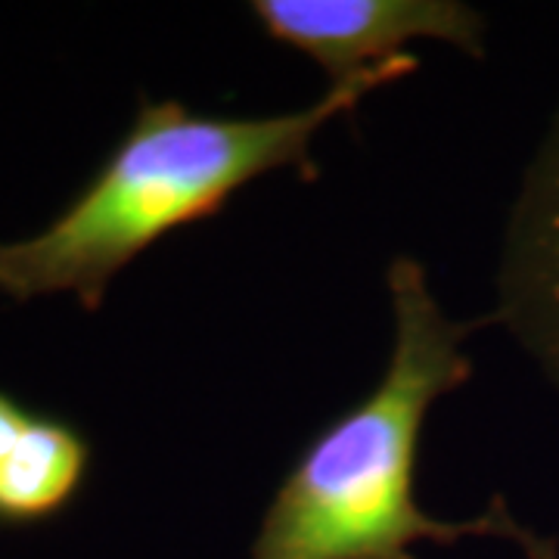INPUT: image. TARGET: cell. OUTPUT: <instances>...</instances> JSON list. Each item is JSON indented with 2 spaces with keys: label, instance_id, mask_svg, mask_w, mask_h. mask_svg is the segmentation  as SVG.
<instances>
[{
  "label": "cell",
  "instance_id": "1",
  "mask_svg": "<svg viewBox=\"0 0 559 559\" xmlns=\"http://www.w3.org/2000/svg\"><path fill=\"white\" fill-rule=\"evenodd\" d=\"M392 355L373 392L305 444L261 516L249 559H417L414 544L469 535L516 540L528 559H559V544L513 520L503 498L476 520L444 522L417 500V454L432 404L473 377L466 340L495 323L451 320L423 264H389Z\"/></svg>",
  "mask_w": 559,
  "mask_h": 559
},
{
  "label": "cell",
  "instance_id": "4",
  "mask_svg": "<svg viewBox=\"0 0 559 559\" xmlns=\"http://www.w3.org/2000/svg\"><path fill=\"white\" fill-rule=\"evenodd\" d=\"M491 320L559 389V106L507 218Z\"/></svg>",
  "mask_w": 559,
  "mask_h": 559
},
{
  "label": "cell",
  "instance_id": "5",
  "mask_svg": "<svg viewBox=\"0 0 559 559\" xmlns=\"http://www.w3.org/2000/svg\"><path fill=\"white\" fill-rule=\"evenodd\" d=\"M35 414L38 411H28V407H22L20 401H13L10 395L0 392V479L7 473V466L13 463V454L25 439Z\"/></svg>",
  "mask_w": 559,
  "mask_h": 559
},
{
  "label": "cell",
  "instance_id": "2",
  "mask_svg": "<svg viewBox=\"0 0 559 559\" xmlns=\"http://www.w3.org/2000/svg\"><path fill=\"white\" fill-rule=\"evenodd\" d=\"M407 53L280 116H205L178 100L143 103L131 131L40 234L0 242V293L13 299L69 293L100 308L112 277L171 230L218 215L252 180L293 168L314 178L311 146L370 91L417 69Z\"/></svg>",
  "mask_w": 559,
  "mask_h": 559
},
{
  "label": "cell",
  "instance_id": "3",
  "mask_svg": "<svg viewBox=\"0 0 559 559\" xmlns=\"http://www.w3.org/2000/svg\"><path fill=\"white\" fill-rule=\"evenodd\" d=\"M267 38L318 62L333 84L401 60L411 40H441L485 57V20L460 0H255Z\"/></svg>",
  "mask_w": 559,
  "mask_h": 559
}]
</instances>
